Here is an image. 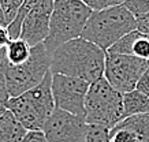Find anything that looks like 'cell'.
Segmentation results:
<instances>
[{
    "mask_svg": "<svg viewBox=\"0 0 149 142\" xmlns=\"http://www.w3.org/2000/svg\"><path fill=\"white\" fill-rule=\"evenodd\" d=\"M107 52L85 38H75L51 53V73L93 83L104 77Z\"/></svg>",
    "mask_w": 149,
    "mask_h": 142,
    "instance_id": "6da1fadb",
    "label": "cell"
},
{
    "mask_svg": "<svg viewBox=\"0 0 149 142\" xmlns=\"http://www.w3.org/2000/svg\"><path fill=\"white\" fill-rule=\"evenodd\" d=\"M7 109L17 118L27 131H42V128L55 111L52 96V73L44 81L15 98H10Z\"/></svg>",
    "mask_w": 149,
    "mask_h": 142,
    "instance_id": "7a4b0ae2",
    "label": "cell"
},
{
    "mask_svg": "<svg viewBox=\"0 0 149 142\" xmlns=\"http://www.w3.org/2000/svg\"><path fill=\"white\" fill-rule=\"evenodd\" d=\"M92 11L81 0H56L51 15L49 34L44 41L47 51L52 53L60 45L79 38Z\"/></svg>",
    "mask_w": 149,
    "mask_h": 142,
    "instance_id": "3957f363",
    "label": "cell"
},
{
    "mask_svg": "<svg viewBox=\"0 0 149 142\" xmlns=\"http://www.w3.org/2000/svg\"><path fill=\"white\" fill-rule=\"evenodd\" d=\"M137 30V19L125 4L100 12H92L81 37L107 51L122 37Z\"/></svg>",
    "mask_w": 149,
    "mask_h": 142,
    "instance_id": "277c9868",
    "label": "cell"
},
{
    "mask_svg": "<svg viewBox=\"0 0 149 142\" xmlns=\"http://www.w3.org/2000/svg\"><path fill=\"white\" fill-rule=\"evenodd\" d=\"M0 69L4 75L10 98H15L44 81L47 74L51 71V53L42 42L32 48L30 57L26 63L11 66L3 59Z\"/></svg>",
    "mask_w": 149,
    "mask_h": 142,
    "instance_id": "5b68a950",
    "label": "cell"
},
{
    "mask_svg": "<svg viewBox=\"0 0 149 142\" xmlns=\"http://www.w3.org/2000/svg\"><path fill=\"white\" fill-rule=\"evenodd\" d=\"M123 116V94L115 90L104 77L91 83L85 100V120L89 126L113 128Z\"/></svg>",
    "mask_w": 149,
    "mask_h": 142,
    "instance_id": "8992f818",
    "label": "cell"
},
{
    "mask_svg": "<svg viewBox=\"0 0 149 142\" xmlns=\"http://www.w3.org/2000/svg\"><path fill=\"white\" fill-rule=\"evenodd\" d=\"M148 67V60L130 55H105L104 79L122 94L136 90V86Z\"/></svg>",
    "mask_w": 149,
    "mask_h": 142,
    "instance_id": "52a82bcc",
    "label": "cell"
},
{
    "mask_svg": "<svg viewBox=\"0 0 149 142\" xmlns=\"http://www.w3.org/2000/svg\"><path fill=\"white\" fill-rule=\"evenodd\" d=\"M91 83L79 78L52 74V96L55 109L85 118V100Z\"/></svg>",
    "mask_w": 149,
    "mask_h": 142,
    "instance_id": "ba28073f",
    "label": "cell"
},
{
    "mask_svg": "<svg viewBox=\"0 0 149 142\" xmlns=\"http://www.w3.org/2000/svg\"><path fill=\"white\" fill-rule=\"evenodd\" d=\"M89 124L84 116L55 109L45 123L42 133L48 142H85Z\"/></svg>",
    "mask_w": 149,
    "mask_h": 142,
    "instance_id": "9c48e42d",
    "label": "cell"
},
{
    "mask_svg": "<svg viewBox=\"0 0 149 142\" xmlns=\"http://www.w3.org/2000/svg\"><path fill=\"white\" fill-rule=\"evenodd\" d=\"M54 11L52 0H36V3L27 14L21 32V40L34 48L47 40L49 34L51 15Z\"/></svg>",
    "mask_w": 149,
    "mask_h": 142,
    "instance_id": "30bf717a",
    "label": "cell"
},
{
    "mask_svg": "<svg viewBox=\"0 0 149 142\" xmlns=\"http://www.w3.org/2000/svg\"><path fill=\"white\" fill-rule=\"evenodd\" d=\"M27 130L10 111L0 115V142H22Z\"/></svg>",
    "mask_w": 149,
    "mask_h": 142,
    "instance_id": "8fae6325",
    "label": "cell"
},
{
    "mask_svg": "<svg viewBox=\"0 0 149 142\" xmlns=\"http://www.w3.org/2000/svg\"><path fill=\"white\" fill-rule=\"evenodd\" d=\"M113 128L129 130L137 137L138 142H149V114L129 116L119 122Z\"/></svg>",
    "mask_w": 149,
    "mask_h": 142,
    "instance_id": "7c38bea8",
    "label": "cell"
},
{
    "mask_svg": "<svg viewBox=\"0 0 149 142\" xmlns=\"http://www.w3.org/2000/svg\"><path fill=\"white\" fill-rule=\"evenodd\" d=\"M149 114V97L133 90L123 94V116L125 119L134 115Z\"/></svg>",
    "mask_w": 149,
    "mask_h": 142,
    "instance_id": "4fadbf2b",
    "label": "cell"
},
{
    "mask_svg": "<svg viewBox=\"0 0 149 142\" xmlns=\"http://www.w3.org/2000/svg\"><path fill=\"white\" fill-rule=\"evenodd\" d=\"M32 53V48L29 46L27 42L23 40H11L10 44L6 48L4 59L6 62L11 66H19V64L26 63Z\"/></svg>",
    "mask_w": 149,
    "mask_h": 142,
    "instance_id": "5bb4252c",
    "label": "cell"
},
{
    "mask_svg": "<svg viewBox=\"0 0 149 142\" xmlns=\"http://www.w3.org/2000/svg\"><path fill=\"white\" fill-rule=\"evenodd\" d=\"M34 3H36V0H23V4L21 6V8H19L15 19L7 26V32H8V36L11 40L21 38V32H22L23 22H25L27 14L30 12V10L33 8Z\"/></svg>",
    "mask_w": 149,
    "mask_h": 142,
    "instance_id": "9a60e30c",
    "label": "cell"
},
{
    "mask_svg": "<svg viewBox=\"0 0 149 142\" xmlns=\"http://www.w3.org/2000/svg\"><path fill=\"white\" fill-rule=\"evenodd\" d=\"M141 36L138 30L129 33L125 37H122L119 41H116L107 52L108 53H115V55H130L133 56V46L136 44L137 38Z\"/></svg>",
    "mask_w": 149,
    "mask_h": 142,
    "instance_id": "2e32d148",
    "label": "cell"
},
{
    "mask_svg": "<svg viewBox=\"0 0 149 142\" xmlns=\"http://www.w3.org/2000/svg\"><path fill=\"white\" fill-rule=\"evenodd\" d=\"M0 3H1V8H3V14H4L6 28H7L15 19L21 6L23 4V0H0Z\"/></svg>",
    "mask_w": 149,
    "mask_h": 142,
    "instance_id": "e0dca14e",
    "label": "cell"
},
{
    "mask_svg": "<svg viewBox=\"0 0 149 142\" xmlns=\"http://www.w3.org/2000/svg\"><path fill=\"white\" fill-rule=\"evenodd\" d=\"M85 142H111V130L101 126H89Z\"/></svg>",
    "mask_w": 149,
    "mask_h": 142,
    "instance_id": "ac0fdd59",
    "label": "cell"
},
{
    "mask_svg": "<svg viewBox=\"0 0 149 142\" xmlns=\"http://www.w3.org/2000/svg\"><path fill=\"white\" fill-rule=\"evenodd\" d=\"M123 4L136 19L149 14V0H127Z\"/></svg>",
    "mask_w": 149,
    "mask_h": 142,
    "instance_id": "d6986e66",
    "label": "cell"
},
{
    "mask_svg": "<svg viewBox=\"0 0 149 142\" xmlns=\"http://www.w3.org/2000/svg\"><path fill=\"white\" fill-rule=\"evenodd\" d=\"M133 56L149 62V37L141 34L133 46Z\"/></svg>",
    "mask_w": 149,
    "mask_h": 142,
    "instance_id": "ffe728a7",
    "label": "cell"
},
{
    "mask_svg": "<svg viewBox=\"0 0 149 142\" xmlns=\"http://www.w3.org/2000/svg\"><path fill=\"white\" fill-rule=\"evenodd\" d=\"M84 3L93 12H100V11H104V10L112 8V7L122 4L123 0H84Z\"/></svg>",
    "mask_w": 149,
    "mask_h": 142,
    "instance_id": "44dd1931",
    "label": "cell"
},
{
    "mask_svg": "<svg viewBox=\"0 0 149 142\" xmlns=\"http://www.w3.org/2000/svg\"><path fill=\"white\" fill-rule=\"evenodd\" d=\"M111 142H138L137 137L129 130L112 128L111 130Z\"/></svg>",
    "mask_w": 149,
    "mask_h": 142,
    "instance_id": "7402d4cb",
    "label": "cell"
},
{
    "mask_svg": "<svg viewBox=\"0 0 149 142\" xmlns=\"http://www.w3.org/2000/svg\"><path fill=\"white\" fill-rule=\"evenodd\" d=\"M136 90H138L140 93L149 97V62H148V67L145 70V73L142 74V77H141L138 83H137Z\"/></svg>",
    "mask_w": 149,
    "mask_h": 142,
    "instance_id": "603a6c76",
    "label": "cell"
},
{
    "mask_svg": "<svg viewBox=\"0 0 149 142\" xmlns=\"http://www.w3.org/2000/svg\"><path fill=\"white\" fill-rule=\"evenodd\" d=\"M137 30L141 34L149 37V14L144 15L141 18H137Z\"/></svg>",
    "mask_w": 149,
    "mask_h": 142,
    "instance_id": "cb8c5ba5",
    "label": "cell"
},
{
    "mask_svg": "<svg viewBox=\"0 0 149 142\" xmlns=\"http://www.w3.org/2000/svg\"><path fill=\"white\" fill-rule=\"evenodd\" d=\"M22 142H48L42 131H27Z\"/></svg>",
    "mask_w": 149,
    "mask_h": 142,
    "instance_id": "d4e9b609",
    "label": "cell"
},
{
    "mask_svg": "<svg viewBox=\"0 0 149 142\" xmlns=\"http://www.w3.org/2000/svg\"><path fill=\"white\" fill-rule=\"evenodd\" d=\"M10 41H11V38L8 36L7 28H0V52H4Z\"/></svg>",
    "mask_w": 149,
    "mask_h": 142,
    "instance_id": "484cf974",
    "label": "cell"
},
{
    "mask_svg": "<svg viewBox=\"0 0 149 142\" xmlns=\"http://www.w3.org/2000/svg\"><path fill=\"white\" fill-rule=\"evenodd\" d=\"M0 28H6V21H4V14H3V8H1V3H0Z\"/></svg>",
    "mask_w": 149,
    "mask_h": 142,
    "instance_id": "4316f807",
    "label": "cell"
},
{
    "mask_svg": "<svg viewBox=\"0 0 149 142\" xmlns=\"http://www.w3.org/2000/svg\"><path fill=\"white\" fill-rule=\"evenodd\" d=\"M4 53H6V51L4 52H0V63L3 62V59H4Z\"/></svg>",
    "mask_w": 149,
    "mask_h": 142,
    "instance_id": "83f0119b",
    "label": "cell"
}]
</instances>
